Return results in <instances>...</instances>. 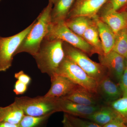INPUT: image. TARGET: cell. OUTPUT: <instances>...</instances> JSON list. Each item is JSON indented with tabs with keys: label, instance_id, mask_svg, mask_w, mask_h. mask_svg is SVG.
Wrapping results in <instances>:
<instances>
[{
	"label": "cell",
	"instance_id": "obj_29",
	"mask_svg": "<svg viewBox=\"0 0 127 127\" xmlns=\"http://www.w3.org/2000/svg\"><path fill=\"white\" fill-rule=\"evenodd\" d=\"M102 127H127L121 118L118 119Z\"/></svg>",
	"mask_w": 127,
	"mask_h": 127
},
{
	"label": "cell",
	"instance_id": "obj_26",
	"mask_svg": "<svg viewBox=\"0 0 127 127\" xmlns=\"http://www.w3.org/2000/svg\"><path fill=\"white\" fill-rule=\"evenodd\" d=\"M123 97H127V67L126 66L125 71L118 83Z\"/></svg>",
	"mask_w": 127,
	"mask_h": 127
},
{
	"label": "cell",
	"instance_id": "obj_34",
	"mask_svg": "<svg viewBox=\"0 0 127 127\" xmlns=\"http://www.w3.org/2000/svg\"><path fill=\"white\" fill-rule=\"evenodd\" d=\"M125 10H126L127 11V8H126V9H125Z\"/></svg>",
	"mask_w": 127,
	"mask_h": 127
},
{
	"label": "cell",
	"instance_id": "obj_21",
	"mask_svg": "<svg viewBox=\"0 0 127 127\" xmlns=\"http://www.w3.org/2000/svg\"><path fill=\"white\" fill-rule=\"evenodd\" d=\"M52 114L41 117H32L25 115L19 123V127H46Z\"/></svg>",
	"mask_w": 127,
	"mask_h": 127
},
{
	"label": "cell",
	"instance_id": "obj_16",
	"mask_svg": "<svg viewBox=\"0 0 127 127\" xmlns=\"http://www.w3.org/2000/svg\"><path fill=\"white\" fill-rule=\"evenodd\" d=\"M103 105L101 108L85 119L103 127L114 120L121 118L118 114L109 105Z\"/></svg>",
	"mask_w": 127,
	"mask_h": 127
},
{
	"label": "cell",
	"instance_id": "obj_18",
	"mask_svg": "<svg viewBox=\"0 0 127 127\" xmlns=\"http://www.w3.org/2000/svg\"><path fill=\"white\" fill-rule=\"evenodd\" d=\"M25 116L23 110L15 101L7 106L0 107V122L19 124Z\"/></svg>",
	"mask_w": 127,
	"mask_h": 127
},
{
	"label": "cell",
	"instance_id": "obj_2",
	"mask_svg": "<svg viewBox=\"0 0 127 127\" xmlns=\"http://www.w3.org/2000/svg\"><path fill=\"white\" fill-rule=\"evenodd\" d=\"M53 5L52 2H48L47 6L41 12L34 21L30 32L16 51L15 56L18 53L26 52L33 56L37 52L51 22V12Z\"/></svg>",
	"mask_w": 127,
	"mask_h": 127
},
{
	"label": "cell",
	"instance_id": "obj_13",
	"mask_svg": "<svg viewBox=\"0 0 127 127\" xmlns=\"http://www.w3.org/2000/svg\"><path fill=\"white\" fill-rule=\"evenodd\" d=\"M97 94L106 104L118 100L123 97L119 84L114 82L108 75L98 82Z\"/></svg>",
	"mask_w": 127,
	"mask_h": 127
},
{
	"label": "cell",
	"instance_id": "obj_17",
	"mask_svg": "<svg viewBox=\"0 0 127 127\" xmlns=\"http://www.w3.org/2000/svg\"><path fill=\"white\" fill-rule=\"evenodd\" d=\"M76 0H56L51 12V22L65 21Z\"/></svg>",
	"mask_w": 127,
	"mask_h": 127
},
{
	"label": "cell",
	"instance_id": "obj_4",
	"mask_svg": "<svg viewBox=\"0 0 127 127\" xmlns=\"http://www.w3.org/2000/svg\"><path fill=\"white\" fill-rule=\"evenodd\" d=\"M63 46L66 57L77 64L98 83L108 75L103 66L91 60L84 52L66 42H63Z\"/></svg>",
	"mask_w": 127,
	"mask_h": 127
},
{
	"label": "cell",
	"instance_id": "obj_23",
	"mask_svg": "<svg viewBox=\"0 0 127 127\" xmlns=\"http://www.w3.org/2000/svg\"><path fill=\"white\" fill-rule=\"evenodd\" d=\"M117 113L127 125V97L120 98L108 104Z\"/></svg>",
	"mask_w": 127,
	"mask_h": 127
},
{
	"label": "cell",
	"instance_id": "obj_15",
	"mask_svg": "<svg viewBox=\"0 0 127 127\" xmlns=\"http://www.w3.org/2000/svg\"><path fill=\"white\" fill-rule=\"evenodd\" d=\"M93 18L97 27L104 54H107L113 50L116 41V35L98 15Z\"/></svg>",
	"mask_w": 127,
	"mask_h": 127
},
{
	"label": "cell",
	"instance_id": "obj_6",
	"mask_svg": "<svg viewBox=\"0 0 127 127\" xmlns=\"http://www.w3.org/2000/svg\"><path fill=\"white\" fill-rule=\"evenodd\" d=\"M56 74L67 78L75 84L97 94V82L89 76L77 64L66 57Z\"/></svg>",
	"mask_w": 127,
	"mask_h": 127
},
{
	"label": "cell",
	"instance_id": "obj_30",
	"mask_svg": "<svg viewBox=\"0 0 127 127\" xmlns=\"http://www.w3.org/2000/svg\"><path fill=\"white\" fill-rule=\"evenodd\" d=\"M0 127H19V124H12L5 122H0Z\"/></svg>",
	"mask_w": 127,
	"mask_h": 127
},
{
	"label": "cell",
	"instance_id": "obj_8",
	"mask_svg": "<svg viewBox=\"0 0 127 127\" xmlns=\"http://www.w3.org/2000/svg\"><path fill=\"white\" fill-rule=\"evenodd\" d=\"M98 59L108 76L118 84L127 66L126 58L112 50L107 54L98 55Z\"/></svg>",
	"mask_w": 127,
	"mask_h": 127
},
{
	"label": "cell",
	"instance_id": "obj_32",
	"mask_svg": "<svg viewBox=\"0 0 127 127\" xmlns=\"http://www.w3.org/2000/svg\"><path fill=\"white\" fill-rule=\"evenodd\" d=\"M56 0H49V2H52L53 4H54Z\"/></svg>",
	"mask_w": 127,
	"mask_h": 127
},
{
	"label": "cell",
	"instance_id": "obj_14",
	"mask_svg": "<svg viewBox=\"0 0 127 127\" xmlns=\"http://www.w3.org/2000/svg\"><path fill=\"white\" fill-rule=\"evenodd\" d=\"M61 98H65L72 101L87 106H97L100 104L102 100L99 95L77 85L70 94Z\"/></svg>",
	"mask_w": 127,
	"mask_h": 127
},
{
	"label": "cell",
	"instance_id": "obj_28",
	"mask_svg": "<svg viewBox=\"0 0 127 127\" xmlns=\"http://www.w3.org/2000/svg\"><path fill=\"white\" fill-rule=\"evenodd\" d=\"M15 77L16 79L28 86L31 81V78L23 71H21L15 73Z\"/></svg>",
	"mask_w": 127,
	"mask_h": 127
},
{
	"label": "cell",
	"instance_id": "obj_19",
	"mask_svg": "<svg viewBox=\"0 0 127 127\" xmlns=\"http://www.w3.org/2000/svg\"><path fill=\"white\" fill-rule=\"evenodd\" d=\"M94 22L93 18L81 16L67 18L65 21L66 25L71 31L82 37L88 28Z\"/></svg>",
	"mask_w": 127,
	"mask_h": 127
},
{
	"label": "cell",
	"instance_id": "obj_33",
	"mask_svg": "<svg viewBox=\"0 0 127 127\" xmlns=\"http://www.w3.org/2000/svg\"><path fill=\"white\" fill-rule=\"evenodd\" d=\"M126 62H127V57L126 58Z\"/></svg>",
	"mask_w": 127,
	"mask_h": 127
},
{
	"label": "cell",
	"instance_id": "obj_11",
	"mask_svg": "<svg viewBox=\"0 0 127 127\" xmlns=\"http://www.w3.org/2000/svg\"><path fill=\"white\" fill-rule=\"evenodd\" d=\"M97 15L99 18L110 27L116 35L119 32L127 28V11H116L101 9Z\"/></svg>",
	"mask_w": 127,
	"mask_h": 127
},
{
	"label": "cell",
	"instance_id": "obj_1",
	"mask_svg": "<svg viewBox=\"0 0 127 127\" xmlns=\"http://www.w3.org/2000/svg\"><path fill=\"white\" fill-rule=\"evenodd\" d=\"M63 43L61 40L43 39L39 51L32 56L41 72L50 77L56 74L65 58Z\"/></svg>",
	"mask_w": 127,
	"mask_h": 127
},
{
	"label": "cell",
	"instance_id": "obj_20",
	"mask_svg": "<svg viewBox=\"0 0 127 127\" xmlns=\"http://www.w3.org/2000/svg\"><path fill=\"white\" fill-rule=\"evenodd\" d=\"M82 37L94 48L96 54L98 55L104 54L102 45L95 21L94 23L89 26L84 32Z\"/></svg>",
	"mask_w": 127,
	"mask_h": 127
},
{
	"label": "cell",
	"instance_id": "obj_3",
	"mask_svg": "<svg viewBox=\"0 0 127 127\" xmlns=\"http://www.w3.org/2000/svg\"><path fill=\"white\" fill-rule=\"evenodd\" d=\"M44 39L61 40L89 56L96 53L94 48L82 37L75 34L67 26L65 21L51 22Z\"/></svg>",
	"mask_w": 127,
	"mask_h": 127
},
{
	"label": "cell",
	"instance_id": "obj_27",
	"mask_svg": "<svg viewBox=\"0 0 127 127\" xmlns=\"http://www.w3.org/2000/svg\"><path fill=\"white\" fill-rule=\"evenodd\" d=\"M28 86L24 83L17 80L14 85L13 91L16 95H22L27 90Z\"/></svg>",
	"mask_w": 127,
	"mask_h": 127
},
{
	"label": "cell",
	"instance_id": "obj_25",
	"mask_svg": "<svg viewBox=\"0 0 127 127\" xmlns=\"http://www.w3.org/2000/svg\"><path fill=\"white\" fill-rule=\"evenodd\" d=\"M127 6V0H108L102 8L120 11L125 10Z\"/></svg>",
	"mask_w": 127,
	"mask_h": 127
},
{
	"label": "cell",
	"instance_id": "obj_10",
	"mask_svg": "<svg viewBox=\"0 0 127 127\" xmlns=\"http://www.w3.org/2000/svg\"><path fill=\"white\" fill-rule=\"evenodd\" d=\"M107 0H76L67 19L81 16L93 18L97 15Z\"/></svg>",
	"mask_w": 127,
	"mask_h": 127
},
{
	"label": "cell",
	"instance_id": "obj_9",
	"mask_svg": "<svg viewBox=\"0 0 127 127\" xmlns=\"http://www.w3.org/2000/svg\"><path fill=\"white\" fill-rule=\"evenodd\" d=\"M57 112L85 119L98 110L103 105L87 106L63 98H57Z\"/></svg>",
	"mask_w": 127,
	"mask_h": 127
},
{
	"label": "cell",
	"instance_id": "obj_35",
	"mask_svg": "<svg viewBox=\"0 0 127 127\" xmlns=\"http://www.w3.org/2000/svg\"><path fill=\"white\" fill-rule=\"evenodd\" d=\"M1 0H0V1H1Z\"/></svg>",
	"mask_w": 127,
	"mask_h": 127
},
{
	"label": "cell",
	"instance_id": "obj_12",
	"mask_svg": "<svg viewBox=\"0 0 127 127\" xmlns=\"http://www.w3.org/2000/svg\"><path fill=\"white\" fill-rule=\"evenodd\" d=\"M50 78L51 84L50 89L44 95L46 97L55 98L64 97L71 93L78 85L67 78L57 74Z\"/></svg>",
	"mask_w": 127,
	"mask_h": 127
},
{
	"label": "cell",
	"instance_id": "obj_5",
	"mask_svg": "<svg viewBox=\"0 0 127 127\" xmlns=\"http://www.w3.org/2000/svg\"><path fill=\"white\" fill-rule=\"evenodd\" d=\"M26 116L41 117L57 112V98L38 96L16 97L15 101Z\"/></svg>",
	"mask_w": 127,
	"mask_h": 127
},
{
	"label": "cell",
	"instance_id": "obj_7",
	"mask_svg": "<svg viewBox=\"0 0 127 127\" xmlns=\"http://www.w3.org/2000/svg\"><path fill=\"white\" fill-rule=\"evenodd\" d=\"M34 22V21L25 30L12 36H0V71H5L11 66L16 51L30 32Z\"/></svg>",
	"mask_w": 127,
	"mask_h": 127
},
{
	"label": "cell",
	"instance_id": "obj_22",
	"mask_svg": "<svg viewBox=\"0 0 127 127\" xmlns=\"http://www.w3.org/2000/svg\"><path fill=\"white\" fill-rule=\"evenodd\" d=\"M113 51L126 58L127 57V28L119 32L116 35Z\"/></svg>",
	"mask_w": 127,
	"mask_h": 127
},
{
	"label": "cell",
	"instance_id": "obj_31",
	"mask_svg": "<svg viewBox=\"0 0 127 127\" xmlns=\"http://www.w3.org/2000/svg\"><path fill=\"white\" fill-rule=\"evenodd\" d=\"M63 126V127H74L68 122L65 117L64 115L63 120L62 121Z\"/></svg>",
	"mask_w": 127,
	"mask_h": 127
},
{
	"label": "cell",
	"instance_id": "obj_24",
	"mask_svg": "<svg viewBox=\"0 0 127 127\" xmlns=\"http://www.w3.org/2000/svg\"><path fill=\"white\" fill-rule=\"evenodd\" d=\"M64 115L74 127H102L90 120H84L67 114L64 113Z\"/></svg>",
	"mask_w": 127,
	"mask_h": 127
}]
</instances>
